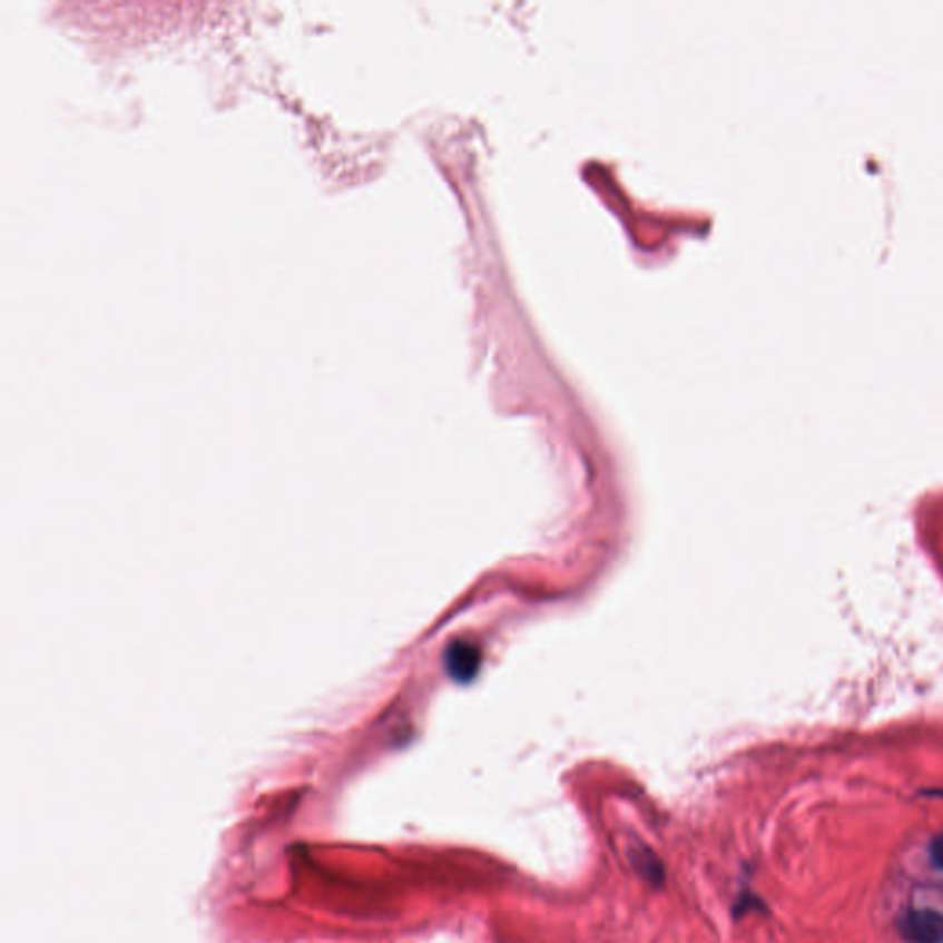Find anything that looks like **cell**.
<instances>
[{
    "mask_svg": "<svg viewBox=\"0 0 943 943\" xmlns=\"http://www.w3.org/2000/svg\"><path fill=\"white\" fill-rule=\"evenodd\" d=\"M901 933L912 943H943V914L939 911H912L901 920Z\"/></svg>",
    "mask_w": 943,
    "mask_h": 943,
    "instance_id": "cell-1",
    "label": "cell"
},
{
    "mask_svg": "<svg viewBox=\"0 0 943 943\" xmlns=\"http://www.w3.org/2000/svg\"><path fill=\"white\" fill-rule=\"evenodd\" d=\"M480 650L464 641H453L444 655L446 671L458 682H470L480 669Z\"/></svg>",
    "mask_w": 943,
    "mask_h": 943,
    "instance_id": "cell-2",
    "label": "cell"
},
{
    "mask_svg": "<svg viewBox=\"0 0 943 943\" xmlns=\"http://www.w3.org/2000/svg\"><path fill=\"white\" fill-rule=\"evenodd\" d=\"M630 858L644 880L650 881L652 885H660L664 881V868L655 853L647 849L644 844H638L635 849H630Z\"/></svg>",
    "mask_w": 943,
    "mask_h": 943,
    "instance_id": "cell-3",
    "label": "cell"
},
{
    "mask_svg": "<svg viewBox=\"0 0 943 943\" xmlns=\"http://www.w3.org/2000/svg\"><path fill=\"white\" fill-rule=\"evenodd\" d=\"M931 858L939 868L943 870V835L934 838L933 844H931Z\"/></svg>",
    "mask_w": 943,
    "mask_h": 943,
    "instance_id": "cell-4",
    "label": "cell"
}]
</instances>
